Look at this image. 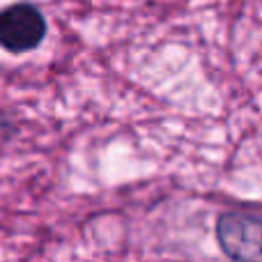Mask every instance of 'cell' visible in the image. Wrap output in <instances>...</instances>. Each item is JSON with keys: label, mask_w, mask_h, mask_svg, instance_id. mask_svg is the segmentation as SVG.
Instances as JSON below:
<instances>
[{"label": "cell", "mask_w": 262, "mask_h": 262, "mask_svg": "<svg viewBox=\"0 0 262 262\" xmlns=\"http://www.w3.org/2000/svg\"><path fill=\"white\" fill-rule=\"evenodd\" d=\"M46 35V21L39 9L18 3L0 12V46L9 53H26L41 44Z\"/></svg>", "instance_id": "cell-2"}, {"label": "cell", "mask_w": 262, "mask_h": 262, "mask_svg": "<svg viewBox=\"0 0 262 262\" xmlns=\"http://www.w3.org/2000/svg\"><path fill=\"white\" fill-rule=\"evenodd\" d=\"M223 251L237 262H262V214L228 212L216 228Z\"/></svg>", "instance_id": "cell-1"}]
</instances>
